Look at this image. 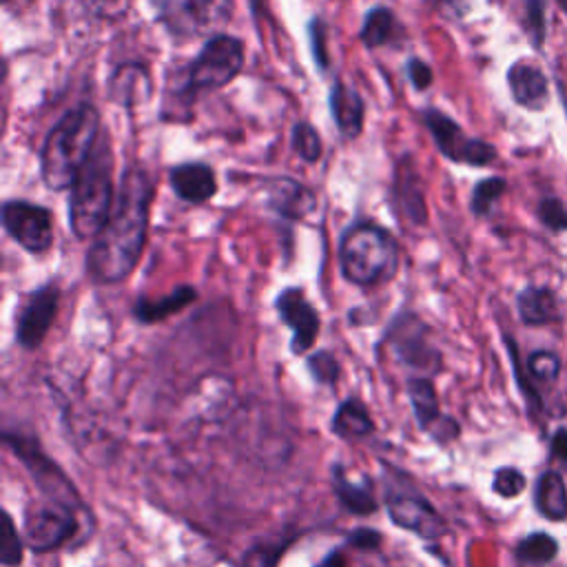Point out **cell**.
I'll list each match as a JSON object with an SVG mask.
<instances>
[{
    "instance_id": "6da1fadb",
    "label": "cell",
    "mask_w": 567,
    "mask_h": 567,
    "mask_svg": "<svg viewBox=\"0 0 567 567\" xmlns=\"http://www.w3.org/2000/svg\"><path fill=\"white\" fill-rule=\"evenodd\" d=\"M153 184L140 166H128L115 193L109 221L86 252V272L95 284L124 281L140 261L146 241Z\"/></svg>"
},
{
    "instance_id": "7a4b0ae2",
    "label": "cell",
    "mask_w": 567,
    "mask_h": 567,
    "mask_svg": "<svg viewBox=\"0 0 567 567\" xmlns=\"http://www.w3.org/2000/svg\"><path fill=\"white\" fill-rule=\"evenodd\" d=\"M100 135V113L93 104L66 111L47 133L40 151V175L51 190L71 188Z\"/></svg>"
},
{
    "instance_id": "3957f363",
    "label": "cell",
    "mask_w": 567,
    "mask_h": 567,
    "mask_svg": "<svg viewBox=\"0 0 567 567\" xmlns=\"http://www.w3.org/2000/svg\"><path fill=\"white\" fill-rule=\"evenodd\" d=\"M115 204L113 157L109 140H97L93 153L71 186L69 226L78 239H95Z\"/></svg>"
},
{
    "instance_id": "277c9868",
    "label": "cell",
    "mask_w": 567,
    "mask_h": 567,
    "mask_svg": "<svg viewBox=\"0 0 567 567\" xmlns=\"http://www.w3.org/2000/svg\"><path fill=\"white\" fill-rule=\"evenodd\" d=\"M339 268L354 286H381L396 275L399 244L383 226L357 221L339 239Z\"/></svg>"
},
{
    "instance_id": "5b68a950",
    "label": "cell",
    "mask_w": 567,
    "mask_h": 567,
    "mask_svg": "<svg viewBox=\"0 0 567 567\" xmlns=\"http://www.w3.org/2000/svg\"><path fill=\"white\" fill-rule=\"evenodd\" d=\"M244 66V44L235 35H213L206 40L197 58L186 69V89L210 91L221 89Z\"/></svg>"
},
{
    "instance_id": "8992f818",
    "label": "cell",
    "mask_w": 567,
    "mask_h": 567,
    "mask_svg": "<svg viewBox=\"0 0 567 567\" xmlns=\"http://www.w3.org/2000/svg\"><path fill=\"white\" fill-rule=\"evenodd\" d=\"M4 443L13 450V454L24 463L29 474L33 476L40 492L60 505L75 509H82V498L75 489V485L66 478V474L44 454L40 443L31 436H24L20 432H4Z\"/></svg>"
},
{
    "instance_id": "52a82bcc",
    "label": "cell",
    "mask_w": 567,
    "mask_h": 567,
    "mask_svg": "<svg viewBox=\"0 0 567 567\" xmlns=\"http://www.w3.org/2000/svg\"><path fill=\"white\" fill-rule=\"evenodd\" d=\"M78 532V520L71 507L60 505L55 501L31 503L24 509L22 518V536L31 551L49 554L62 547Z\"/></svg>"
},
{
    "instance_id": "ba28073f",
    "label": "cell",
    "mask_w": 567,
    "mask_h": 567,
    "mask_svg": "<svg viewBox=\"0 0 567 567\" xmlns=\"http://www.w3.org/2000/svg\"><path fill=\"white\" fill-rule=\"evenodd\" d=\"M385 339L403 365L421 372L423 377L441 370V352L427 341V326L416 315H396L388 328Z\"/></svg>"
},
{
    "instance_id": "9c48e42d",
    "label": "cell",
    "mask_w": 567,
    "mask_h": 567,
    "mask_svg": "<svg viewBox=\"0 0 567 567\" xmlns=\"http://www.w3.org/2000/svg\"><path fill=\"white\" fill-rule=\"evenodd\" d=\"M423 122L434 137L436 148L452 162L470 166H487L496 159V148L478 137H470L450 115L427 109Z\"/></svg>"
},
{
    "instance_id": "30bf717a",
    "label": "cell",
    "mask_w": 567,
    "mask_h": 567,
    "mask_svg": "<svg viewBox=\"0 0 567 567\" xmlns=\"http://www.w3.org/2000/svg\"><path fill=\"white\" fill-rule=\"evenodd\" d=\"M2 226L31 255H44L53 246V219L44 206L9 199L2 206Z\"/></svg>"
},
{
    "instance_id": "8fae6325",
    "label": "cell",
    "mask_w": 567,
    "mask_h": 567,
    "mask_svg": "<svg viewBox=\"0 0 567 567\" xmlns=\"http://www.w3.org/2000/svg\"><path fill=\"white\" fill-rule=\"evenodd\" d=\"M58 306H60L58 284H44L29 292L16 319V341L24 350H35L42 346L58 315Z\"/></svg>"
},
{
    "instance_id": "7c38bea8",
    "label": "cell",
    "mask_w": 567,
    "mask_h": 567,
    "mask_svg": "<svg viewBox=\"0 0 567 567\" xmlns=\"http://www.w3.org/2000/svg\"><path fill=\"white\" fill-rule=\"evenodd\" d=\"M388 514L392 523L425 540H436L447 534L445 518L436 507L416 492H394L388 496Z\"/></svg>"
},
{
    "instance_id": "4fadbf2b",
    "label": "cell",
    "mask_w": 567,
    "mask_h": 567,
    "mask_svg": "<svg viewBox=\"0 0 567 567\" xmlns=\"http://www.w3.org/2000/svg\"><path fill=\"white\" fill-rule=\"evenodd\" d=\"M275 308L279 319L290 328L292 339H290V350L295 354H301L306 350H310L319 337V315L315 310V306L308 301L306 292L297 286L284 288L277 299H275Z\"/></svg>"
},
{
    "instance_id": "5bb4252c",
    "label": "cell",
    "mask_w": 567,
    "mask_h": 567,
    "mask_svg": "<svg viewBox=\"0 0 567 567\" xmlns=\"http://www.w3.org/2000/svg\"><path fill=\"white\" fill-rule=\"evenodd\" d=\"M507 86L514 102L529 111H540L549 102V82L540 66L518 60L507 71Z\"/></svg>"
},
{
    "instance_id": "9a60e30c",
    "label": "cell",
    "mask_w": 567,
    "mask_h": 567,
    "mask_svg": "<svg viewBox=\"0 0 567 567\" xmlns=\"http://www.w3.org/2000/svg\"><path fill=\"white\" fill-rule=\"evenodd\" d=\"M168 182H171L173 193L188 204H204L217 190L213 168L202 162H188V164L173 166L168 173Z\"/></svg>"
},
{
    "instance_id": "2e32d148",
    "label": "cell",
    "mask_w": 567,
    "mask_h": 567,
    "mask_svg": "<svg viewBox=\"0 0 567 567\" xmlns=\"http://www.w3.org/2000/svg\"><path fill=\"white\" fill-rule=\"evenodd\" d=\"M268 208L284 219H303L317 208V197L303 184L279 177L268 184Z\"/></svg>"
},
{
    "instance_id": "e0dca14e",
    "label": "cell",
    "mask_w": 567,
    "mask_h": 567,
    "mask_svg": "<svg viewBox=\"0 0 567 567\" xmlns=\"http://www.w3.org/2000/svg\"><path fill=\"white\" fill-rule=\"evenodd\" d=\"M516 310L525 326L538 328L549 326L560 319L558 297L549 286H525L516 292Z\"/></svg>"
},
{
    "instance_id": "ac0fdd59",
    "label": "cell",
    "mask_w": 567,
    "mask_h": 567,
    "mask_svg": "<svg viewBox=\"0 0 567 567\" xmlns=\"http://www.w3.org/2000/svg\"><path fill=\"white\" fill-rule=\"evenodd\" d=\"M394 204L408 217L410 224H414V226L425 224L427 208H425L419 175H416L410 157H403L394 168Z\"/></svg>"
},
{
    "instance_id": "d6986e66",
    "label": "cell",
    "mask_w": 567,
    "mask_h": 567,
    "mask_svg": "<svg viewBox=\"0 0 567 567\" xmlns=\"http://www.w3.org/2000/svg\"><path fill=\"white\" fill-rule=\"evenodd\" d=\"M328 104H330V113H332V120H334L339 133L346 140L359 137V133L363 128V100L357 93V89L337 80L330 89Z\"/></svg>"
},
{
    "instance_id": "ffe728a7",
    "label": "cell",
    "mask_w": 567,
    "mask_h": 567,
    "mask_svg": "<svg viewBox=\"0 0 567 567\" xmlns=\"http://www.w3.org/2000/svg\"><path fill=\"white\" fill-rule=\"evenodd\" d=\"M534 507L536 512L554 523L567 520V485L558 470H545L534 483Z\"/></svg>"
},
{
    "instance_id": "44dd1931",
    "label": "cell",
    "mask_w": 567,
    "mask_h": 567,
    "mask_svg": "<svg viewBox=\"0 0 567 567\" xmlns=\"http://www.w3.org/2000/svg\"><path fill=\"white\" fill-rule=\"evenodd\" d=\"M197 299V290L193 286H179L164 297H137L133 303V315L140 323H157L171 315H177L186 306Z\"/></svg>"
},
{
    "instance_id": "7402d4cb",
    "label": "cell",
    "mask_w": 567,
    "mask_h": 567,
    "mask_svg": "<svg viewBox=\"0 0 567 567\" xmlns=\"http://www.w3.org/2000/svg\"><path fill=\"white\" fill-rule=\"evenodd\" d=\"M405 390H408V396H410V405H412L416 425L421 430L432 432L436 427V423L445 416V414H441L439 399H436V388H434L432 379L423 377V374H412L405 381Z\"/></svg>"
},
{
    "instance_id": "603a6c76",
    "label": "cell",
    "mask_w": 567,
    "mask_h": 567,
    "mask_svg": "<svg viewBox=\"0 0 567 567\" xmlns=\"http://www.w3.org/2000/svg\"><path fill=\"white\" fill-rule=\"evenodd\" d=\"M332 432L343 439V441H354V439H365L374 432V421L370 419L368 408L350 396L339 403L332 416Z\"/></svg>"
},
{
    "instance_id": "cb8c5ba5",
    "label": "cell",
    "mask_w": 567,
    "mask_h": 567,
    "mask_svg": "<svg viewBox=\"0 0 567 567\" xmlns=\"http://www.w3.org/2000/svg\"><path fill=\"white\" fill-rule=\"evenodd\" d=\"M332 487H334V494H337L339 503L350 514L368 516V514H372L377 509V498H374L370 485L348 478L341 465L332 467Z\"/></svg>"
},
{
    "instance_id": "d4e9b609",
    "label": "cell",
    "mask_w": 567,
    "mask_h": 567,
    "mask_svg": "<svg viewBox=\"0 0 567 567\" xmlns=\"http://www.w3.org/2000/svg\"><path fill=\"white\" fill-rule=\"evenodd\" d=\"M109 91H111V97L124 106L146 100L151 95L148 73L140 64H124L113 73Z\"/></svg>"
},
{
    "instance_id": "484cf974",
    "label": "cell",
    "mask_w": 567,
    "mask_h": 567,
    "mask_svg": "<svg viewBox=\"0 0 567 567\" xmlns=\"http://www.w3.org/2000/svg\"><path fill=\"white\" fill-rule=\"evenodd\" d=\"M396 33H399V22L388 7H374L365 13V20L361 27V42L368 49L390 44L396 38Z\"/></svg>"
},
{
    "instance_id": "4316f807",
    "label": "cell",
    "mask_w": 567,
    "mask_h": 567,
    "mask_svg": "<svg viewBox=\"0 0 567 567\" xmlns=\"http://www.w3.org/2000/svg\"><path fill=\"white\" fill-rule=\"evenodd\" d=\"M514 556L523 565H549L558 556V540L547 532H532L516 543Z\"/></svg>"
},
{
    "instance_id": "83f0119b",
    "label": "cell",
    "mask_w": 567,
    "mask_h": 567,
    "mask_svg": "<svg viewBox=\"0 0 567 567\" xmlns=\"http://www.w3.org/2000/svg\"><path fill=\"white\" fill-rule=\"evenodd\" d=\"M315 567H388L379 549H359L348 538L330 549Z\"/></svg>"
},
{
    "instance_id": "f1b7e54d",
    "label": "cell",
    "mask_w": 567,
    "mask_h": 567,
    "mask_svg": "<svg viewBox=\"0 0 567 567\" xmlns=\"http://www.w3.org/2000/svg\"><path fill=\"white\" fill-rule=\"evenodd\" d=\"M505 343H507V354H509V361H512V370H514V377H516V383H518V390L523 392V399H525V408H527V414L538 421V416L543 414L545 405H543V396L536 388V381L529 377L527 368L523 370V363H520V357H518V348H516V341L505 334Z\"/></svg>"
},
{
    "instance_id": "f546056e",
    "label": "cell",
    "mask_w": 567,
    "mask_h": 567,
    "mask_svg": "<svg viewBox=\"0 0 567 567\" xmlns=\"http://www.w3.org/2000/svg\"><path fill=\"white\" fill-rule=\"evenodd\" d=\"M507 182L503 177H487L481 179L474 190H472V199H470V208L476 217H487L494 208V204L501 199V195L505 193Z\"/></svg>"
},
{
    "instance_id": "4dcf8cb0",
    "label": "cell",
    "mask_w": 567,
    "mask_h": 567,
    "mask_svg": "<svg viewBox=\"0 0 567 567\" xmlns=\"http://www.w3.org/2000/svg\"><path fill=\"white\" fill-rule=\"evenodd\" d=\"M525 368L529 372V377L536 381V383H545V385H551L558 381L560 377V359L556 352L551 350H534L527 361H525Z\"/></svg>"
},
{
    "instance_id": "1f68e13d",
    "label": "cell",
    "mask_w": 567,
    "mask_h": 567,
    "mask_svg": "<svg viewBox=\"0 0 567 567\" xmlns=\"http://www.w3.org/2000/svg\"><path fill=\"white\" fill-rule=\"evenodd\" d=\"M523 16L520 24L534 49H543L545 44V0H520Z\"/></svg>"
},
{
    "instance_id": "d6a6232c",
    "label": "cell",
    "mask_w": 567,
    "mask_h": 567,
    "mask_svg": "<svg viewBox=\"0 0 567 567\" xmlns=\"http://www.w3.org/2000/svg\"><path fill=\"white\" fill-rule=\"evenodd\" d=\"M290 142H292V148L295 153L308 162V164H315L321 155V137L319 133L315 131L312 124L308 122H299L292 126V135H290Z\"/></svg>"
},
{
    "instance_id": "836d02e7",
    "label": "cell",
    "mask_w": 567,
    "mask_h": 567,
    "mask_svg": "<svg viewBox=\"0 0 567 567\" xmlns=\"http://www.w3.org/2000/svg\"><path fill=\"white\" fill-rule=\"evenodd\" d=\"M24 536L18 534L13 518L4 512V523H2V543H0V560L4 567H18L22 563V551H24Z\"/></svg>"
},
{
    "instance_id": "e575fe53",
    "label": "cell",
    "mask_w": 567,
    "mask_h": 567,
    "mask_svg": "<svg viewBox=\"0 0 567 567\" xmlns=\"http://www.w3.org/2000/svg\"><path fill=\"white\" fill-rule=\"evenodd\" d=\"M525 485H527L525 474L512 465L498 467L492 476V492L498 494L501 498H516L525 489Z\"/></svg>"
},
{
    "instance_id": "d590c367",
    "label": "cell",
    "mask_w": 567,
    "mask_h": 567,
    "mask_svg": "<svg viewBox=\"0 0 567 567\" xmlns=\"http://www.w3.org/2000/svg\"><path fill=\"white\" fill-rule=\"evenodd\" d=\"M306 368L310 377L321 385H332L339 377V361L328 350H319L312 357H308Z\"/></svg>"
},
{
    "instance_id": "8d00e7d4",
    "label": "cell",
    "mask_w": 567,
    "mask_h": 567,
    "mask_svg": "<svg viewBox=\"0 0 567 567\" xmlns=\"http://www.w3.org/2000/svg\"><path fill=\"white\" fill-rule=\"evenodd\" d=\"M538 219L551 233L567 230V206L558 197H543L538 202Z\"/></svg>"
},
{
    "instance_id": "74e56055",
    "label": "cell",
    "mask_w": 567,
    "mask_h": 567,
    "mask_svg": "<svg viewBox=\"0 0 567 567\" xmlns=\"http://www.w3.org/2000/svg\"><path fill=\"white\" fill-rule=\"evenodd\" d=\"M284 545L259 543L244 554V567H277Z\"/></svg>"
},
{
    "instance_id": "f35d334b",
    "label": "cell",
    "mask_w": 567,
    "mask_h": 567,
    "mask_svg": "<svg viewBox=\"0 0 567 567\" xmlns=\"http://www.w3.org/2000/svg\"><path fill=\"white\" fill-rule=\"evenodd\" d=\"M308 33H310V47H312V55L319 69L328 66V51H326V24L323 20L315 18L308 24Z\"/></svg>"
},
{
    "instance_id": "ab89813d",
    "label": "cell",
    "mask_w": 567,
    "mask_h": 567,
    "mask_svg": "<svg viewBox=\"0 0 567 567\" xmlns=\"http://www.w3.org/2000/svg\"><path fill=\"white\" fill-rule=\"evenodd\" d=\"M405 71H408V78H410V82L416 91H425L432 84V69L423 60L410 58L408 64H405Z\"/></svg>"
},
{
    "instance_id": "60d3db41",
    "label": "cell",
    "mask_w": 567,
    "mask_h": 567,
    "mask_svg": "<svg viewBox=\"0 0 567 567\" xmlns=\"http://www.w3.org/2000/svg\"><path fill=\"white\" fill-rule=\"evenodd\" d=\"M354 547L359 549H379L381 547V534L377 529H370V527H359L354 532H350L346 536Z\"/></svg>"
},
{
    "instance_id": "b9f144b4",
    "label": "cell",
    "mask_w": 567,
    "mask_h": 567,
    "mask_svg": "<svg viewBox=\"0 0 567 567\" xmlns=\"http://www.w3.org/2000/svg\"><path fill=\"white\" fill-rule=\"evenodd\" d=\"M549 456L558 461V465L567 467V427H556L549 436Z\"/></svg>"
},
{
    "instance_id": "7bdbcfd3",
    "label": "cell",
    "mask_w": 567,
    "mask_h": 567,
    "mask_svg": "<svg viewBox=\"0 0 567 567\" xmlns=\"http://www.w3.org/2000/svg\"><path fill=\"white\" fill-rule=\"evenodd\" d=\"M556 2H558V7H560L565 13H567V0H556Z\"/></svg>"
},
{
    "instance_id": "ee69618b",
    "label": "cell",
    "mask_w": 567,
    "mask_h": 567,
    "mask_svg": "<svg viewBox=\"0 0 567 567\" xmlns=\"http://www.w3.org/2000/svg\"><path fill=\"white\" fill-rule=\"evenodd\" d=\"M2 2H4V4H11L13 0H2ZM16 2H31V0H16Z\"/></svg>"
}]
</instances>
